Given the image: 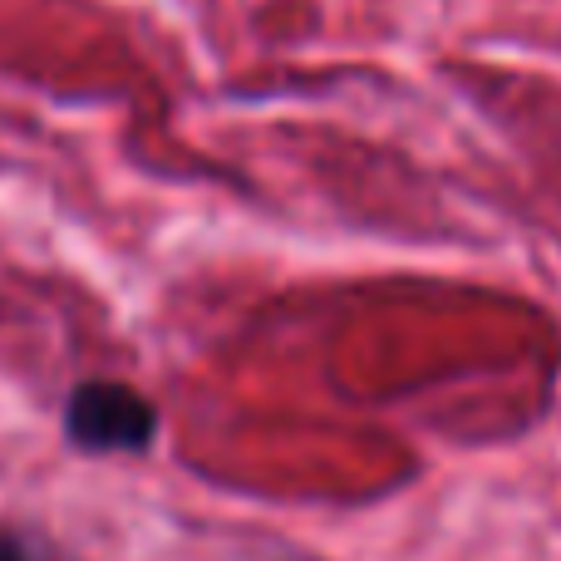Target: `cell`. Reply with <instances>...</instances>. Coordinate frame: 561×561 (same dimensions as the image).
<instances>
[{
    "mask_svg": "<svg viewBox=\"0 0 561 561\" xmlns=\"http://www.w3.org/2000/svg\"><path fill=\"white\" fill-rule=\"evenodd\" d=\"M153 404L128 385L94 379V385H79L69 399V438L94 454H138L153 444Z\"/></svg>",
    "mask_w": 561,
    "mask_h": 561,
    "instance_id": "6da1fadb",
    "label": "cell"
},
{
    "mask_svg": "<svg viewBox=\"0 0 561 561\" xmlns=\"http://www.w3.org/2000/svg\"><path fill=\"white\" fill-rule=\"evenodd\" d=\"M0 561H35V557H30L25 547L15 542V537H5V533H0Z\"/></svg>",
    "mask_w": 561,
    "mask_h": 561,
    "instance_id": "7a4b0ae2",
    "label": "cell"
}]
</instances>
